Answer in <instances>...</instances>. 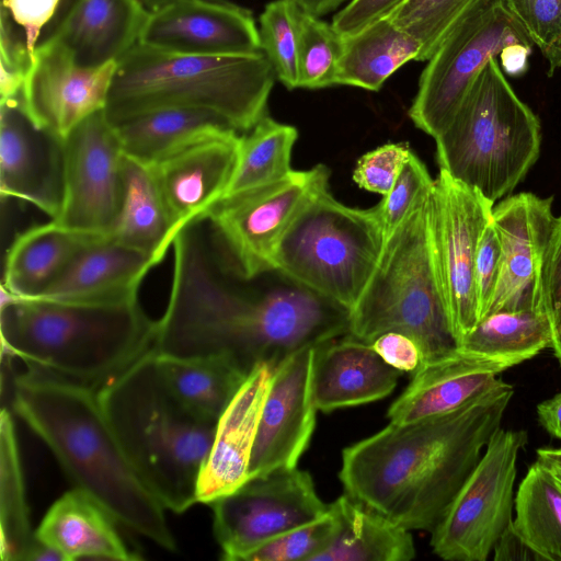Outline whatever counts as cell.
Listing matches in <instances>:
<instances>
[{"label": "cell", "instance_id": "cell-1", "mask_svg": "<svg viewBox=\"0 0 561 561\" xmlns=\"http://www.w3.org/2000/svg\"><path fill=\"white\" fill-rule=\"evenodd\" d=\"M170 297L157 321L160 355H229L248 371L348 334L350 312L288 278L254 287L226 261L206 221L175 237Z\"/></svg>", "mask_w": 561, "mask_h": 561}, {"label": "cell", "instance_id": "cell-2", "mask_svg": "<svg viewBox=\"0 0 561 561\" xmlns=\"http://www.w3.org/2000/svg\"><path fill=\"white\" fill-rule=\"evenodd\" d=\"M514 388L502 379L459 409L392 423L342 451L344 491L409 530L432 533L501 427Z\"/></svg>", "mask_w": 561, "mask_h": 561}, {"label": "cell", "instance_id": "cell-3", "mask_svg": "<svg viewBox=\"0 0 561 561\" xmlns=\"http://www.w3.org/2000/svg\"><path fill=\"white\" fill-rule=\"evenodd\" d=\"M27 367L14 378L13 409L53 451L75 488L116 523L175 551L167 508L125 454L101 407L98 388Z\"/></svg>", "mask_w": 561, "mask_h": 561}, {"label": "cell", "instance_id": "cell-4", "mask_svg": "<svg viewBox=\"0 0 561 561\" xmlns=\"http://www.w3.org/2000/svg\"><path fill=\"white\" fill-rule=\"evenodd\" d=\"M101 407L128 459L173 513L197 503V484L217 422L172 391L151 347L98 388Z\"/></svg>", "mask_w": 561, "mask_h": 561}, {"label": "cell", "instance_id": "cell-5", "mask_svg": "<svg viewBox=\"0 0 561 561\" xmlns=\"http://www.w3.org/2000/svg\"><path fill=\"white\" fill-rule=\"evenodd\" d=\"M1 290L2 353L27 366L99 388L153 346L157 321L138 298L80 304Z\"/></svg>", "mask_w": 561, "mask_h": 561}, {"label": "cell", "instance_id": "cell-6", "mask_svg": "<svg viewBox=\"0 0 561 561\" xmlns=\"http://www.w3.org/2000/svg\"><path fill=\"white\" fill-rule=\"evenodd\" d=\"M275 78L262 51L191 55L137 44L117 62L104 114L117 125L161 108H204L245 133L266 115Z\"/></svg>", "mask_w": 561, "mask_h": 561}, {"label": "cell", "instance_id": "cell-7", "mask_svg": "<svg viewBox=\"0 0 561 561\" xmlns=\"http://www.w3.org/2000/svg\"><path fill=\"white\" fill-rule=\"evenodd\" d=\"M434 139L439 169L494 204L511 193L537 161L541 126L492 58Z\"/></svg>", "mask_w": 561, "mask_h": 561}, {"label": "cell", "instance_id": "cell-8", "mask_svg": "<svg viewBox=\"0 0 561 561\" xmlns=\"http://www.w3.org/2000/svg\"><path fill=\"white\" fill-rule=\"evenodd\" d=\"M430 197L386 239L350 312L348 329V334L367 343L387 332L403 333L419 344L423 362L457 347L436 271Z\"/></svg>", "mask_w": 561, "mask_h": 561}, {"label": "cell", "instance_id": "cell-9", "mask_svg": "<svg viewBox=\"0 0 561 561\" xmlns=\"http://www.w3.org/2000/svg\"><path fill=\"white\" fill-rule=\"evenodd\" d=\"M385 244L377 205L354 208L329 187L318 193L285 232L275 272L351 312Z\"/></svg>", "mask_w": 561, "mask_h": 561}, {"label": "cell", "instance_id": "cell-10", "mask_svg": "<svg viewBox=\"0 0 561 561\" xmlns=\"http://www.w3.org/2000/svg\"><path fill=\"white\" fill-rule=\"evenodd\" d=\"M329 187V170L318 164L227 195L205 216L226 261L244 279L275 272L279 243L301 209Z\"/></svg>", "mask_w": 561, "mask_h": 561}, {"label": "cell", "instance_id": "cell-11", "mask_svg": "<svg viewBox=\"0 0 561 561\" xmlns=\"http://www.w3.org/2000/svg\"><path fill=\"white\" fill-rule=\"evenodd\" d=\"M534 45L503 0H489L442 42L423 69L409 110L414 125L435 138L450 123L471 84L502 48Z\"/></svg>", "mask_w": 561, "mask_h": 561}, {"label": "cell", "instance_id": "cell-12", "mask_svg": "<svg viewBox=\"0 0 561 561\" xmlns=\"http://www.w3.org/2000/svg\"><path fill=\"white\" fill-rule=\"evenodd\" d=\"M528 440L525 430L499 428L431 533L433 552L448 561H485L512 523L517 459Z\"/></svg>", "mask_w": 561, "mask_h": 561}, {"label": "cell", "instance_id": "cell-13", "mask_svg": "<svg viewBox=\"0 0 561 561\" xmlns=\"http://www.w3.org/2000/svg\"><path fill=\"white\" fill-rule=\"evenodd\" d=\"M213 506L214 534L228 561L245 557L270 540L329 511L311 476L301 469H278L249 478Z\"/></svg>", "mask_w": 561, "mask_h": 561}, {"label": "cell", "instance_id": "cell-14", "mask_svg": "<svg viewBox=\"0 0 561 561\" xmlns=\"http://www.w3.org/2000/svg\"><path fill=\"white\" fill-rule=\"evenodd\" d=\"M494 204L439 169L430 197L431 239L451 332L457 342L479 322L474 266Z\"/></svg>", "mask_w": 561, "mask_h": 561}, {"label": "cell", "instance_id": "cell-15", "mask_svg": "<svg viewBox=\"0 0 561 561\" xmlns=\"http://www.w3.org/2000/svg\"><path fill=\"white\" fill-rule=\"evenodd\" d=\"M64 150V198L53 220L73 231L107 236L123 203L125 156L104 110L73 128Z\"/></svg>", "mask_w": 561, "mask_h": 561}, {"label": "cell", "instance_id": "cell-16", "mask_svg": "<svg viewBox=\"0 0 561 561\" xmlns=\"http://www.w3.org/2000/svg\"><path fill=\"white\" fill-rule=\"evenodd\" d=\"M117 62L80 66L60 43L37 44L19 95L39 128L65 139L92 114L105 108Z\"/></svg>", "mask_w": 561, "mask_h": 561}, {"label": "cell", "instance_id": "cell-17", "mask_svg": "<svg viewBox=\"0 0 561 561\" xmlns=\"http://www.w3.org/2000/svg\"><path fill=\"white\" fill-rule=\"evenodd\" d=\"M552 203V197L523 192L493 207L501 263L489 314L502 310H542L545 263L557 220Z\"/></svg>", "mask_w": 561, "mask_h": 561}, {"label": "cell", "instance_id": "cell-18", "mask_svg": "<svg viewBox=\"0 0 561 561\" xmlns=\"http://www.w3.org/2000/svg\"><path fill=\"white\" fill-rule=\"evenodd\" d=\"M316 346L290 354L275 367L251 456L250 478L297 467L308 448L318 411L312 389Z\"/></svg>", "mask_w": 561, "mask_h": 561}, {"label": "cell", "instance_id": "cell-19", "mask_svg": "<svg viewBox=\"0 0 561 561\" xmlns=\"http://www.w3.org/2000/svg\"><path fill=\"white\" fill-rule=\"evenodd\" d=\"M138 44L191 55L261 51L252 12L222 0H174L149 11Z\"/></svg>", "mask_w": 561, "mask_h": 561}, {"label": "cell", "instance_id": "cell-20", "mask_svg": "<svg viewBox=\"0 0 561 561\" xmlns=\"http://www.w3.org/2000/svg\"><path fill=\"white\" fill-rule=\"evenodd\" d=\"M65 185L64 139L36 126L20 99L1 102L0 191L31 203L51 219L59 215Z\"/></svg>", "mask_w": 561, "mask_h": 561}, {"label": "cell", "instance_id": "cell-21", "mask_svg": "<svg viewBox=\"0 0 561 561\" xmlns=\"http://www.w3.org/2000/svg\"><path fill=\"white\" fill-rule=\"evenodd\" d=\"M240 137L231 129L150 164L173 239L226 195L238 162Z\"/></svg>", "mask_w": 561, "mask_h": 561}, {"label": "cell", "instance_id": "cell-22", "mask_svg": "<svg viewBox=\"0 0 561 561\" xmlns=\"http://www.w3.org/2000/svg\"><path fill=\"white\" fill-rule=\"evenodd\" d=\"M275 367L271 363L256 364L218 419L198 479L197 503L211 504L250 478L251 456Z\"/></svg>", "mask_w": 561, "mask_h": 561}, {"label": "cell", "instance_id": "cell-23", "mask_svg": "<svg viewBox=\"0 0 561 561\" xmlns=\"http://www.w3.org/2000/svg\"><path fill=\"white\" fill-rule=\"evenodd\" d=\"M504 364L462 352L458 347L423 362L387 417L408 423L455 411L496 385Z\"/></svg>", "mask_w": 561, "mask_h": 561}, {"label": "cell", "instance_id": "cell-24", "mask_svg": "<svg viewBox=\"0 0 561 561\" xmlns=\"http://www.w3.org/2000/svg\"><path fill=\"white\" fill-rule=\"evenodd\" d=\"M149 10L141 0H72L45 38L83 67L118 62L140 37Z\"/></svg>", "mask_w": 561, "mask_h": 561}, {"label": "cell", "instance_id": "cell-25", "mask_svg": "<svg viewBox=\"0 0 561 561\" xmlns=\"http://www.w3.org/2000/svg\"><path fill=\"white\" fill-rule=\"evenodd\" d=\"M401 371L370 343L345 334L316 346L312 389L318 411L356 407L390 394Z\"/></svg>", "mask_w": 561, "mask_h": 561}, {"label": "cell", "instance_id": "cell-26", "mask_svg": "<svg viewBox=\"0 0 561 561\" xmlns=\"http://www.w3.org/2000/svg\"><path fill=\"white\" fill-rule=\"evenodd\" d=\"M154 266L148 255L107 236L98 237L35 299L80 304H114L137 299L145 276Z\"/></svg>", "mask_w": 561, "mask_h": 561}, {"label": "cell", "instance_id": "cell-27", "mask_svg": "<svg viewBox=\"0 0 561 561\" xmlns=\"http://www.w3.org/2000/svg\"><path fill=\"white\" fill-rule=\"evenodd\" d=\"M115 519L90 495L73 488L49 507L36 535L64 561L82 558L130 561L135 556L125 545Z\"/></svg>", "mask_w": 561, "mask_h": 561}, {"label": "cell", "instance_id": "cell-28", "mask_svg": "<svg viewBox=\"0 0 561 561\" xmlns=\"http://www.w3.org/2000/svg\"><path fill=\"white\" fill-rule=\"evenodd\" d=\"M55 220L33 226L15 237L7 251L1 287L18 298H37L93 239Z\"/></svg>", "mask_w": 561, "mask_h": 561}, {"label": "cell", "instance_id": "cell-29", "mask_svg": "<svg viewBox=\"0 0 561 561\" xmlns=\"http://www.w3.org/2000/svg\"><path fill=\"white\" fill-rule=\"evenodd\" d=\"M113 126L124 154L146 164L233 129L218 114L193 107L156 110Z\"/></svg>", "mask_w": 561, "mask_h": 561}, {"label": "cell", "instance_id": "cell-30", "mask_svg": "<svg viewBox=\"0 0 561 561\" xmlns=\"http://www.w3.org/2000/svg\"><path fill=\"white\" fill-rule=\"evenodd\" d=\"M339 529L313 561H409L416 548L411 530L344 493L331 503Z\"/></svg>", "mask_w": 561, "mask_h": 561}, {"label": "cell", "instance_id": "cell-31", "mask_svg": "<svg viewBox=\"0 0 561 561\" xmlns=\"http://www.w3.org/2000/svg\"><path fill=\"white\" fill-rule=\"evenodd\" d=\"M421 45L388 16L342 36L336 85L378 91L404 64L419 59Z\"/></svg>", "mask_w": 561, "mask_h": 561}, {"label": "cell", "instance_id": "cell-32", "mask_svg": "<svg viewBox=\"0 0 561 561\" xmlns=\"http://www.w3.org/2000/svg\"><path fill=\"white\" fill-rule=\"evenodd\" d=\"M107 237L148 255L156 265L172 247L170 221L150 164L125 156L123 203Z\"/></svg>", "mask_w": 561, "mask_h": 561}, {"label": "cell", "instance_id": "cell-33", "mask_svg": "<svg viewBox=\"0 0 561 561\" xmlns=\"http://www.w3.org/2000/svg\"><path fill=\"white\" fill-rule=\"evenodd\" d=\"M0 462L1 560L64 561L57 551L37 538L32 528L15 426L5 408L0 417Z\"/></svg>", "mask_w": 561, "mask_h": 561}, {"label": "cell", "instance_id": "cell-34", "mask_svg": "<svg viewBox=\"0 0 561 561\" xmlns=\"http://www.w3.org/2000/svg\"><path fill=\"white\" fill-rule=\"evenodd\" d=\"M157 359L176 397L197 414L215 422L250 373L229 355L178 357L157 353Z\"/></svg>", "mask_w": 561, "mask_h": 561}, {"label": "cell", "instance_id": "cell-35", "mask_svg": "<svg viewBox=\"0 0 561 561\" xmlns=\"http://www.w3.org/2000/svg\"><path fill=\"white\" fill-rule=\"evenodd\" d=\"M551 328L545 311L502 310L482 318L457 347L511 368L551 347Z\"/></svg>", "mask_w": 561, "mask_h": 561}, {"label": "cell", "instance_id": "cell-36", "mask_svg": "<svg viewBox=\"0 0 561 561\" xmlns=\"http://www.w3.org/2000/svg\"><path fill=\"white\" fill-rule=\"evenodd\" d=\"M512 524L542 560L561 561V488L551 470L536 460L519 483Z\"/></svg>", "mask_w": 561, "mask_h": 561}, {"label": "cell", "instance_id": "cell-37", "mask_svg": "<svg viewBox=\"0 0 561 561\" xmlns=\"http://www.w3.org/2000/svg\"><path fill=\"white\" fill-rule=\"evenodd\" d=\"M297 137L294 126L279 123L267 114L263 116L240 137L237 167L225 196L278 181L289 174Z\"/></svg>", "mask_w": 561, "mask_h": 561}, {"label": "cell", "instance_id": "cell-38", "mask_svg": "<svg viewBox=\"0 0 561 561\" xmlns=\"http://www.w3.org/2000/svg\"><path fill=\"white\" fill-rule=\"evenodd\" d=\"M489 0H404L387 16L421 45L417 61H427L467 15Z\"/></svg>", "mask_w": 561, "mask_h": 561}, {"label": "cell", "instance_id": "cell-39", "mask_svg": "<svg viewBox=\"0 0 561 561\" xmlns=\"http://www.w3.org/2000/svg\"><path fill=\"white\" fill-rule=\"evenodd\" d=\"M301 9L291 0L267 3L259 19L261 51L276 78L289 90L299 88L298 43Z\"/></svg>", "mask_w": 561, "mask_h": 561}, {"label": "cell", "instance_id": "cell-40", "mask_svg": "<svg viewBox=\"0 0 561 561\" xmlns=\"http://www.w3.org/2000/svg\"><path fill=\"white\" fill-rule=\"evenodd\" d=\"M342 35L329 24L301 10L299 21V88L323 89L336 85Z\"/></svg>", "mask_w": 561, "mask_h": 561}, {"label": "cell", "instance_id": "cell-41", "mask_svg": "<svg viewBox=\"0 0 561 561\" xmlns=\"http://www.w3.org/2000/svg\"><path fill=\"white\" fill-rule=\"evenodd\" d=\"M337 529L339 519L330 503L324 515L270 540L244 561H313L332 543Z\"/></svg>", "mask_w": 561, "mask_h": 561}, {"label": "cell", "instance_id": "cell-42", "mask_svg": "<svg viewBox=\"0 0 561 561\" xmlns=\"http://www.w3.org/2000/svg\"><path fill=\"white\" fill-rule=\"evenodd\" d=\"M433 186L425 164L412 152L392 188L377 205L385 241L430 196Z\"/></svg>", "mask_w": 561, "mask_h": 561}, {"label": "cell", "instance_id": "cell-43", "mask_svg": "<svg viewBox=\"0 0 561 561\" xmlns=\"http://www.w3.org/2000/svg\"><path fill=\"white\" fill-rule=\"evenodd\" d=\"M549 64L561 68V0H503Z\"/></svg>", "mask_w": 561, "mask_h": 561}, {"label": "cell", "instance_id": "cell-44", "mask_svg": "<svg viewBox=\"0 0 561 561\" xmlns=\"http://www.w3.org/2000/svg\"><path fill=\"white\" fill-rule=\"evenodd\" d=\"M411 153L405 144L382 145L359 158L353 180L359 187L385 196L392 188Z\"/></svg>", "mask_w": 561, "mask_h": 561}, {"label": "cell", "instance_id": "cell-45", "mask_svg": "<svg viewBox=\"0 0 561 561\" xmlns=\"http://www.w3.org/2000/svg\"><path fill=\"white\" fill-rule=\"evenodd\" d=\"M542 310L551 328V348L561 366V216L557 217L545 263Z\"/></svg>", "mask_w": 561, "mask_h": 561}, {"label": "cell", "instance_id": "cell-46", "mask_svg": "<svg viewBox=\"0 0 561 561\" xmlns=\"http://www.w3.org/2000/svg\"><path fill=\"white\" fill-rule=\"evenodd\" d=\"M500 263L501 244L491 217L480 238L476 256L474 285L479 321L490 312L499 283Z\"/></svg>", "mask_w": 561, "mask_h": 561}, {"label": "cell", "instance_id": "cell-47", "mask_svg": "<svg viewBox=\"0 0 561 561\" xmlns=\"http://www.w3.org/2000/svg\"><path fill=\"white\" fill-rule=\"evenodd\" d=\"M61 0H2V9L23 27L31 57L43 27L51 20Z\"/></svg>", "mask_w": 561, "mask_h": 561}, {"label": "cell", "instance_id": "cell-48", "mask_svg": "<svg viewBox=\"0 0 561 561\" xmlns=\"http://www.w3.org/2000/svg\"><path fill=\"white\" fill-rule=\"evenodd\" d=\"M404 0H351L332 20L333 27L342 35L353 34L369 23L387 16Z\"/></svg>", "mask_w": 561, "mask_h": 561}, {"label": "cell", "instance_id": "cell-49", "mask_svg": "<svg viewBox=\"0 0 561 561\" xmlns=\"http://www.w3.org/2000/svg\"><path fill=\"white\" fill-rule=\"evenodd\" d=\"M370 344L389 366L401 373L413 374L423 362L419 344L403 333L387 332L376 337Z\"/></svg>", "mask_w": 561, "mask_h": 561}, {"label": "cell", "instance_id": "cell-50", "mask_svg": "<svg viewBox=\"0 0 561 561\" xmlns=\"http://www.w3.org/2000/svg\"><path fill=\"white\" fill-rule=\"evenodd\" d=\"M493 551V560L495 561L542 560L517 535L512 523L506 527L501 537L497 539Z\"/></svg>", "mask_w": 561, "mask_h": 561}, {"label": "cell", "instance_id": "cell-51", "mask_svg": "<svg viewBox=\"0 0 561 561\" xmlns=\"http://www.w3.org/2000/svg\"><path fill=\"white\" fill-rule=\"evenodd\" d=\"M531 45L512 43L502 48L500 57L501 69L511 77H520L528 69V57Z\"/></svg>", "mask_w": 561, "mask_h": 561}, {"label": "cell", "instance_id": "cell-52", "mask_svg": "<svg viewBox=\"0 0 561 561\" xmlns=\"http://www.w3.org/2000/svg\"><path fill=\"white\" fill-rule=\"evenodd\" d=\"M540 425L552 437L561 439V392L540 402L537 408Z\"/></svg>", "mask_w": 561, "mask_h": 561}, {"label": "cell", "instance_id": "cell-53", "mask_svg": "<svg viewBox=\"0 0 561 561\" xmlns=\"http://www.w3.org/2000/svg\"><path fill=\"white\" fill-rule=\"evenodd\" d=\"M295 2L302 11L312 14L314 16H323L334 10H336L340 5L345 2H350L351 0H291Z\"/></svg>", "mask_w": 561, "mask_h": 561}, {"label": "cell", "instance_id": "cell-54", "mask_svg": "<svg viewBox=\"0 0 561 561\" xmlns=\"http://www.w3.org/2000/svg\"><path fill=\"white\" fill-rule=\"evenodd\" d=\"M537 460L543 465H554L561 467V447H542L537 449Z\"/></svg>", "mask_w": 561, "mask_h": 561}, {"label": "cell", "instance_id": "cell-55", "mask_svg": "<svg viewBox=\"0 0 561 561\" xmlns=\"http://www.w3.org/2000/svg\"><path fill=\"white\" fill-rule=\"evenodd\" d=\"M149 11L157 10L160 7L174 0H141Z\"/></svg>", "mask_w": 561, "mask_h": 561}, {"label": "cell", "instance_id": "cell-56", "mask_svg": "<svg viewBox=\"0 0 561 561\" xmlns=\"http://www.w3.org/2000/svg\"><path fill=\"white\" fill-rule=\"evenodd\" d=\"M545 466H547L551 470L554 479L557 480L558 484L561 488V467L554 466V465H545Z\"/></svg>", "mask_w": 561, "mask_h": 561}]
</instances>
